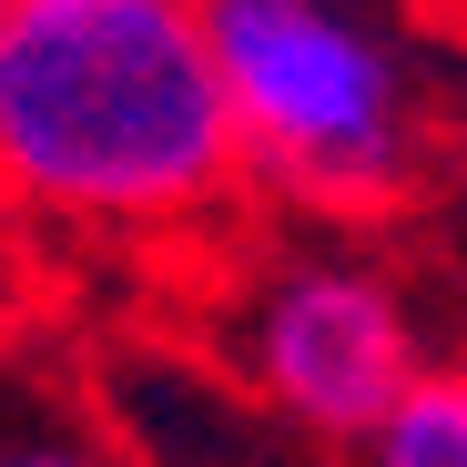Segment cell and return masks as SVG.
Segmentation results:
<instances>
[{
    "label": "cell",
    "mask_w": 467,
    "mask_h": 467,
    "mask_svg": "<svg viewBox=\"0 0 467 467\" xmlns=\"http://www.w3.org/2000/svg\"><path fill=\"white\" fill-rule=\"evenodd\" d=\"M234 183L203 0H0V203L21 223L183 234Z\"/></svg>",
    "instance_id": "1"
},
{
    "label": "cell",
    "mask_w": 467,
    "mask_h": 467,
    "mask_svg": "<svg viewBox=\"0 0 467 467\" xmlns=\"http://www.w3.org/2000/svg\"><path fill=\"white\" fill-rule=\"evenodd\" d=\"M203 51L244 173L326 213H386L417 193L427 102L376 0H203Z\"/></svg>",
    "instance_id": "2"
},
{
    "label": "cell",
    "mask_w": 467,
    "mask_h": 467,
    "mask_svg": "<svg viewBox=\"0 0 467 467\" xmlns=\"http://www.w3.org/2000/svg\"><path fill=\"white\" fill-rule=\"evenodd\" d=\"M234 346H244L254 397L285 427L326 437V447H366L376 417L427 376L417 305L366 254H285V265H265L254 295H244V336Z\"/></svg>",
    "instance_id": "3"
},
{
    "label": "cell",
    "mask_w": 467,
    "mask_h": 467,
    "mask_svg": "<svg viewBox=\"0 0 467 467\" xmlns=\"http://www.w3.org/2000/svg\"><path fill=\"white\" fill-rule=\"evenodd\" d=\"M366 467H467V366H427L407 397L376 417Z\"/></svg>",
    "instance_id": "4"
},
{
    "label": "cell",
    "mask_w": 467,
    "mask_h": 467,
    "mask_svg": "<svg viewBox=\"0 0 467 467\" xmlns=\"http://www.w3.org/2000/svg\"><path fill=\"white\" fill-rule=\"evenodd\" d=\"M21 305H31V254H21V213L0 203V336L21 326Z\"/></svg>",
    "instance_id": "5"
},
{
    "label": "cell",
    "mask_w": 467,
    "mask_h": 467,
    "mask_svg": "<svg viewBox=\"0 0 467 467\" xmlns=\"http://www.w3.org/2000/svg\"><path fill=\"white\" fill-rule=\"evenodd\" d=\"M0 467H92L82 447H0Z\"/></svg>",
    "instance_id": "6"
}]
</instances>
